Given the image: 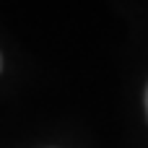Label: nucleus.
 <instances>
[{
  "label": "nucleus",
  "mask_w": 148,
  "mask_h": 148,
  "mask_svg": "<svg viewBox=\"0 0 148 148\" xmlns=\"http://www.w3.org/2000/svg\"><path fill=\"white\" fill-rule=\"evenodd\" d=\"M146 109H148V88H146Z\"/></svg>",
  "instance_id": "nucleus-1"
}]
</instances>
